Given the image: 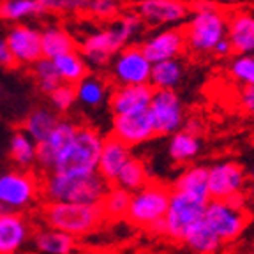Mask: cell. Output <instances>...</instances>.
Wrapping results in <instances>:
<instances>
[{"mask_svg": "<svg viewBox=\"0 0 254 254\" xmlns=\"http://www.w3.org/2000/svg\"><path fill=\"white\" fill-rule=\"evenodd\" d=\"M141 30L143 21L136 12H129L113 20L104 30H97L85 37L78 52L88 67L103 69L122 48L129 46V43L134 41Z\"/></svg>", "mask_w": 254, "mask_h": 254, "instance_id": "obj_1", "label": "cell"}, {"mask_svg": "<svg viewBox=\"0 0 254 254\" xmlns=\"http://www.w3.org/2000/svg\"><path fill=\"white\" fill-rule=\"evenodd\" d=\"M108 184L97 173L60 175L46 173L41 182V196L46 203H79L99 205L108 190Z\"/></svg>", "mask_w": 254, "mask_h": 254, "instance_id": "obj_2", "label": "cell"}, {"mask_svg": "<svg viewBox=\"0 0 254 254\" xmlns=\"http://www.w3.org/2000/svg\"><path fill=\"white\" fill-rule=\"evenodd\" d=\"M103 134L88 126H79L71 141L57 155L50 173L60 175H92L97 173Z\"/></svg>", "mask_w": 254, "mask_h": 254, "instance_id": "obj_3", "label": "cell"}, {"mask_svg": "<svg viewBox=\"0 0 254 254\" xmlns=\"http://www.w3.org/2000/svg\"><path fill=\"white\" fill-rule=\"evenodd\" d=\"M46 228H53L72 238L85 237L103 224L104 215L101 205L79 203H46L41 212Z\"/></svg>", "mask_w": 254, "mask_h": 254, "instance_id": "obj_4", "label": "cell"}, {"mask_svg": "<svg viewBox=\"0 0 254 254\" xmlns=\"http://www.w3.org/2000/svg\"><path fill=\"white\" fill-rule=\"evenodd\" d=\"M186 50L194 55H205L214 52L215 44L226 37L228 20L212 4H196V11L189 23L182 28Z\"/></svg>", "mask_w": 254, "mask_h": 254, "instance_id": "obj_5", "label": "cell"}, {"mask_svg": "<svg viewBox=\"0 0 254 254\" xmlns=\"http://www.w3.org/2000/svg\"><path fill=\"white\" fill-rule=\"evenodd\" d=\"M171 187L159 182H148L131 194V203L126 219L134 226L147 228L163 235V219L170 205Z\"/></svg>", "mask_w": 254, "mask_h": 254, "instance_id": "obj_6", "label": "cell"}, {"mask_svg": "<svg viewBox=\"0 0 254 254\" xmlns=\"http://www.w3.org/2000/svg\"><path fill=\"white\" fill-rule=\"evenodd\" d=\"M41 196V182L30 171H5L0 175V203L11 212L23 214Z\"/></svg>", "mask_w": 254, "mask_h": 254, "instance_id": "obj_7", "label": "cell"}, {"mask_svg": "<svg viewBox=\"0 0 254 254\" xmlns=\"http://www.w3.org/2000/svg\"><path fill=\"white\" fill-rule=\"evenodd\" d=\"M203 221L221 244H228L237 240L246 230L249 215L246 208H237L230 201H217L210 199L203 212Z\"/></svg>", "mask_w": 254, "mask_h": 254, "instance_id": "obj_8", "label": "cell"}, {"mask_svg": "<svg viewBox=\"0 0 254 254\" xmlns=\"http://www.w3.org/2000/svg\"><path fill=\"white\" fill-rule=\"evenodd\" d=\"M205 206L206 203L199 199L171 190L170 205L163 219V235H166L171 240L182 242L187 231L203 217Z\"/></svg>", "mask_w": 254, "mask_h": 254, "instance_id": "obj_9", "label": "cell"}, {"mask_svg": "<svg viewBox=\"0 0 254 254\" xmlns=\"http://www.w3.org/2000/svg\"><path fill=\"white\" fill-rule=\"evenodd\" d=\"M110 74L117 87L148 85L152 64L143 55L139 46L129 44L111 59Z\"/></svg>", "mask_w": 254, "mask_h": 254, "instance_id": "obj_10", "label": "cell"}, {"mask_svg": "<svg viewBox=\"0 0 254 254\" xmlns=\"http://www.w3.org/2000/svg\"><path fill=\"white\" fill-rule=\"evenodd\" d=\"M148 115L154 124L155 136H171L180 131L186 122L182 101L175 90H154L148 104Z\"/></svg>", "mask_w": 254, "mask_h": 254, "instance_id": "obj_11", "label": "cell"}, {"mask_svg": "<svg viewBox=\"0 0 254 254\" xmlns=\"http://www.w3.org/2000/svg\"><path fill=\"white\" fill-rule=\"evenodd\" d=\"M208 170V198L228 201L237 194H242L247 187V171L237 161H221Z\"/></svg>", "mask_w": 254, "mask_h": 254, "instance_id": "obj_12", "label": "cell"}, {"mask_svg": "<svg viewBox=\"0 0 254 254\" xmlns=\"http://www.w3.org/2000/svg\"><path fill=\"white\" fill-rule=\"evenodd\" d=\"M155 136L154 124L148 115V110L136 111L129 115L113 117L111 124V138L119 139L126 147H136L150 141Z\"/></svg>", "mask_w": 254, "mask_h": 254, "instance_id": "obj_13", "label": "cell"}, {"mask_svg": "<svg viewBox=\"0 0 254 254\" xmlns=\"http://www.w3.org/2000/svg\"><path fill=\"white\" fill-rule=\"evenodd\" d=\"M9 50L14 57L16 65H34L43 59L41 52V32L30 25L16 23L7 30L5 36Z\"/></svg>", "mask_w": 254, "mask_h": 254, "instance_id": "obj_14", "label": "cell"}, {"mask_svg": "<svg viewBox=\"0 0 254 254\" xmlns=\"http://www.w3.org/2000/svg\"><path fill=\"white\" fill-rule=\"evenodd\" d=\"M136 14L143 25L161 27L184 21L189 14V7L184 0H139Z\"/></svg>", "mask_w": 254, "mask_h": 254, "instance_id": "obj_15", "label": "cell"}, {"mask_svg": "<svg viewBox=\"0 0 254 254\" xmlns=\"http://www.w3.org/2000/svg\"><path fill=\"white\" fill-rule=\"evenodd\" d=\"M150 64L179 59L186 52V39L182 28H166L138 44Z\"/></svg>", "mask_w": 254, "mask_h": 254, "instance_id": "obj_16", "label": "cell"}, {"mask_svg": "<svg viewBox=\"0 0 254 254\" xmlns=\"http://www.w3.org/2000/svg\"><path fill=\"white\" fill-rule=\"evenodd\" d=\"M78 124L74 120L69 119H60L59 124L53 127V131L50 132L46 139L43 143L37 145V159L36 164L44 171V173H50L55 164L57 155L60 154L65 145L72 139V136L78 131Z\"/></svg>", "mask_w": 254, "mask_h": 254, "instance_id": "obj_17", "label": "cell"}, {"mask_svg": "<svg viewBox=\"0 0 254 254\" xmlns=\"http://www.w3.org/2000/svg\"><path fill=\"white\" fill-rule=\"evenodd\" d=\"M32 224L20 212L0 217V254H18L32 238Z\"/></svg>", "mask_w": 254, "mask_h": 254, "instance_id": "obj_18", "label": "cell"}, {"mask_svg": "<svg viewBox=\"0 0 254 254\" xmlns=\"http://www.w3.org/2000/svg\"><path fill=\"white\" fill-rule=\"evenodd\" d=\"M154 88L150 85H129V87H115L110 92L108 104L113 117L129 115L136 111L148 110Z\"/></svg>", "mask_w": 254, "mask_h": 254, "instance_id": "obj_19", "label": "cell"}, {"mask_svg": "<svg viewBox=\"0 0 254 254\" xmlns=\"http://www.w3.org/2000/svg\"><path fill=\"white\" fill-rule=\"evenodd\" d=\"M131 148L126 147L115 138H104L103 148H101L99 164H97V175L110 186L115 184L120 170L126 166V163L131 159Z\"/></svg>", "mask_w": 254, "mask_h": 254, "instance_id": "obj_20", "label": "cell"}, {"mask_svg": "<svg viewBox=\"0 0 254 254\" xmlns=\"http://www.w3.org/2000/svg\"><path fill=\"white\" fill-rule=\"evenodd\" d=\"M226 37L231 50L237 55H251L254 53V16L247 12H238L228 21Z\"/></svg>", "mask_w": 254, "mask_h": 254, "instance_id": "obj_21", "label": "cell"}, {"mask_svg": "<svg viewBox=\"0 0 254 254\" xmlns=\"http://www.w3.org/2000/svg\"><path fill=\"white\" fill-rule=\"evenodd\" d=\"M206 182H208L206 166H190L179 175V179L175 180L171 190L199 199L203 203H208L210 198H208V184Z\"/></svg>", "mask_w": 254, "mask_h": 254, "instance_id": "obj_22", "label": "cell"}, {"mask_svg": "<svg viewBox=\"0 0 254 254\" xmlns=\"http://www.w3.org/2000/svg\"><path fill=\"white\" fill-rule=\"evenodd\" d=\"M78 50L74 37L69 34L67 30H64L62 27H48L41 32V52H43V59L55 60L57 57L65 55Z\"/></svg>", "mask_w": 254, "mask_h": 254, "instance_id": "obj_23", "label": "cell"}, {"mask_svg": "<svg viewBox=\"0 0 254 254\" xmlns=\"http://www.w3.org/2000/svg\"><path fill=\"white\" fill-rule=\"evenodd\" d=\"M74 95L76 103L83 104L87 108H99L104 103H108V97H110L108 81L101 76L88 72L79 83L74 85Z\"/></svg>", "mask_w": 254, "mask_h": 254, "instance_id": "obj_24", "label": "cell"}, {"mask_svg": "<svg viewBox=\"0 0 254 254\" xmlns=\"http://www.w3.org/2000/svg\"><path fill=\"white\" fill-rule=\"evenodd\" d=\"M60 115L55 113L52 108H36L28 113V117L23 122V129L21 131L37 145L43 143L44 139L50 136V132L53 131V127L59 124Z\"/></svg>", "mask_w": 254, "mask_h": 254, "instance_id": "obj_25", "label": "cell"}, {"mask_svg": "<svg viewBox=\"0 0 254 254\" xmlns=\"http://www.w3.org/2000/svg\"><path fill=\"white\" fill-rule=\"evenodd\" d=\"M34 246L43 254H72L76 249V238L53 228H43L32 235Z\"/></svg>", "mask_w": 254, "mask_h": 254, "instance_id": "obj_26", "label": "cell"}, {"mask_svg": "<svg viewBox=\"0 0 254 254\" xmlns=\"http://www.w3.org/2000/svg\"><path fill=\"white\" fill-rule=\"evenodd\" d=\"M184 78V64L179 59L164 60V62L152 64L150 85L154 90H175Z\"/></svg>", "mask_w": 254, "mask_h": 254, "instance_id": "obj_27", "label": "cell"}, {"mask_svg": "<svg viewBox=\"0 0 254 254\" xmlns=\"http://www.w3.org/2000/svg\"><path fill=\"white\" fill-rule=\"evenodd\" d=\"M199 150H201L199 136L190 134V132L184 131V129L171 134V139L168 143V155L177 164L190 163L192 159L198 157Z\"/></svg>", "mask_w": 254, "mask_h": 254, "instance_id": "obj_28", "label": "cell"}, {"mask_svg": "<svg viewBox=\"0 0 254 254\" xmlns=\"http://www.w3.org/2000/svg\"><path fill=\"white\" fill-rule=\"evenodd\" d=\"M9 157L21 171H28L32 166H36L37 143L32 141L23 131L12 132L9 139Z\"/></svg>", "mask_w": 254, "mask_h": 254, "instance_id": "obj_29", "label": "cell"}, {"mask_svg": "<svg viewBox=\"0 0 254 254\" xmlns=\"http://www.w3.org/2000/svg\"><path fill=\"white\" fill-rule=\"evenodd\" d=\"M182 242L196 254H215L222 246L214 231L205 224L203 217L187 231Z\"/></svg>", "mask_w": 254, "mask_h": 254, "instance_id": "obj_30", "label": "cell"}, {"mask_svg": "<svg viewBox=\"0 0 254 254\" xmlns=\"http://www.w3.org/2000/svg\"><path fill=\"white\" fill-rule=\"evenodd\" d=\"M53 64H55V69L62 79V83L72 85V87L88 74V65L85 64L83 57L79 55L78 50L57 57Z\"/></svg>", "mask_w": 254, "mask_h": 254, "instance_id": "obj_31", "label": "cell"}, {"mask_svg": "<svg viewBox=\"0 0 254 254\" xmlns=\"http://www.w3.org/2000/svg\"><path fill=\"white\" fill-rule=\"evenodd\" d=\"M148 184V171L143 161L136 157H131L126 163V166L120 170L119 177L115 180V186L120 189L127 190V192H136L141 187H145Z\"/></svg>", "mask_w": 254, "mask_h": 254, "instance_id": "obj_32", "label": "cell"}, {"mask_svg": "<svg viewBox=\"0 0 254 254\" xmlns=\"http://www.w3.org/2000/svg\"><path fill=\"white\" fill-rule=\"evenodd\" d=\"M129 203H131V192L113 186L108 187L106 194H104L103 201L99 205L104 219L117 221V219H126L127 210H129Z\"/></svg>", "mask_w": 254, "mask_h": 254, "instance_id": "obj_33", "label": "cell"}, {"mask_svg": "<svg viewBox=\"0 0 254 254\" xmlns=\"http://www.w3.org/2000/svg\"><path fill=\"white\" fill-rule=\"evenodd\" d=\"M43 14L36 0H2L0 2V20L18 21L25 18Z\"/></svg>", "mask_w": 254, "mask_h": 254, "instance_id": "obj_34", "label": "cell"}, {"mask_svg": "<svg viewBox=\"0 0 254 254\" xmlns=\"http://www.w3.org/2000/svg\"><path fill=\"white\" fill-rule=\"evenodd\" d=\"M32 71H34L37 88H39L43 94H50V92L55 90L59 85H62V79H60L59 72H57L53 60H48V59L37 60V62L32 65Z\"/></svg>", "mask_w": 254, "mask_h": 254, "instance_id": "obj_35", "label": "cell"}, {"mask_svg": "<svg viewBox=\"0 0 254 254\" xmlns=\"http://www.w3.org/2000/svg\"><path fill=\"white\" fill-rule=\"evenodd\" d=\"M48 99H50V108L55 113H67L76 103L74 87L67 83L59 85L55 90L48 94Z\"/></svg>", "mask_w": 254, "mask_h": 254, "instance_id": "obj_36", "label": "cell"}, {"mask_svg": "<svg viewBox=\"0 0 254 254\" xmlns=\"http://www.w3.org/2000/svg\"><path fill=\"white\" fill-rule=\"evenodd\" d=\"M230 72L237 81L244 83V87H254V57L238 55L231 60Z\"/></svg>", "mask_w": 254, "mask_h": 254, "instance_id": "obj_37", "label": "cell"}, {"mask_svg": "<svg viewBox=\"0 0 254 254\" xmlns=\"http://www.w3.org/2000/svg\"><path fill=\"white\" fill-rule=\"evenodd\" d=\"M43 12H87L90 0H36Z\"/></svg>", "mask_w": 254, "mask_h": 254, "instance_id": "obj_38", "label": "cell"}, {"mask_svg": "<svg viewBox=\"0 0 254 254\" xmlns=\"http://www.w3.org/2000/svg\"><path fill=\"white\" fill-rule=\"evenodd\" d=\"M87 12L90 16H94L95 20L113 21L119 18L120 0H90Z\"/></svg>", "mask_w": 254, "mask_h": 254, "instance_id": "obj_39", "label": "cell"}, {"mask_svg": "<svg viewBox=\"0 0 254 254\" xmlns=\"http://www.w3.org/2000/svg\"><path fill=\"white\" fill-rule=\"evenodd\" d=\"M240 106L247 115L254 117V87H244L240 92Z\"/></svg>", "mask_w": 254, "mask_h": 254, "instance_id": "obj_40", "label": "cell"}, {"mask_svg": "<svg viewBox=\"0 0 254 254\" xmlns=\"http://www.w3.org/2000/svg\"><path fill=\"white\" fill-rule=\"evenodd\" d=\"M16 65L14 57H12L11 50H9L5 39H0V67L4 69H12Z\"/></svg>", "mask_w": 254, "mask_h": 254, "instance_id": "obj_41", "label": "cell"}, {"mask_svg": "<svg viewBox=\"0 0 254 254\" xmlns=\"http://www.w3.org/2000/svg\"><path fill=\"white\" fill-rule=\"evenodd\" d=\"M184 131L190 132V134H194V136H199V132H201L203 129V124L199 119H196V117H192V119H187L186 122H184V127H182Z\"/></svg>", "mask_w": 254, "mask_h": 254, "instance_id": "obj_42", "label": "cell"}, {"mask_svg": "<svg viewBox=\"0 0 254 254\" xmlns=\"http://www.w3.org/2000/svg\"><path fill=\"white\" fill-rule=\"evenodd\" d=\"M212 53H215V57H230L231 53H233V50H231V44H230V41H228V37H224L222 41H219L217 44H215V48H214V52Z\"/></svg>", "mask_w": 254, "mask_h": 254, "instance_id": "obj_43", "label": "cell"}, {"mask_svg": "<svg viewBox=\"0 0 254 254\" xmlns=\"http://www.w3.org/2000/svg\"><path fill=\"white\" fill-rule=\"evenodd\" d=\"M247 199L254 203V184H249V190H247Z\"/></svg>", "mask_w": 254, "mask_h": 254, "instance_id": "obj_44", "label": "cell"}, {"mask_svg": "<svg viewBox=\"0 0 254 254\" xmlns=\"http://www.w3.org/2000/svg\"><path fill=\"white\" fill-rule=\"evenodd\" d=\"M247 180H249L251 184H254V166L249 170V173H247Z\"/></svg>", "mask_w": 254, "mask_h": 254, "instance_id": "obj_45", "label": "cell"}, {"mask_svg": "<svg viewBox=\"0 0 254 254\" xmlns=\"http://www.w3.org/2000/svg\"><path fill=\"white\" fill-rule=\"evenodd\" d=\"M7 212H11V210H7V208H5V206L2 205V203H0V217H2L4 214H7Z\"/></svg>", "mask_w": 254, "mask_h": 254, "instance_id": "obj_46", "label": "cell"}]
</instances>
